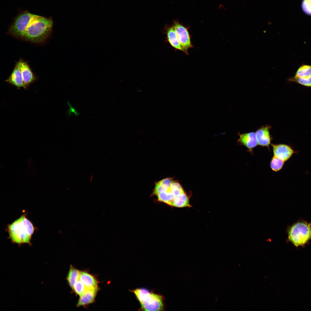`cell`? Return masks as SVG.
<instances>
[{
    "label": "cell",
    "mask_w": 311,
    "mask_h": 311,
    "mask_svg": "<svg viewBox=\"0 0 311 311\" xmlns=\"http://www.w3.org/2000/svg\"><path fill=\"white\" fill-rule=\"evenodd\" d=\"M26 215V213L22 214L7 226L6 230L9 238L14 244H31L32 237L36 228Z\"/></svg>",
    "instance_id": "cell-1"
},
{
    "label": "cell",
    "mask_w": 311,
    "mask_h": 311,
    "mask_svg": "<svg viewBox=\"0 0 311 311\" xmlns=\"http://www.w3.org/2000/svg\"><path fill=\"white\" fill-rule=\"evenodd\" d=\"M53 24L51 17L37 15L28 26L22 39L34 43L43 42L51 34Z\"/></svg>",
    "instance_id": "cell-2"
},
{
    "label": "cell",
    "mask_w": 311,
    "mask_h": 311,
    "mask_svg": "<svg viewBox=\"0 0 311 311\" xmlns=\"http://www.w3.org/2000/svg\"><path fill=\"white\" fill-rule=\"evenodd\" d=\"M37 15L27 10L21 12L9 27L8 33L13 37L22 39L28 26Z\"/></svg>",
    "instance_id": "cell-3"
},
{
    "label": "cell",
    "mask_w": 311,
    "mask_h": 311,
    "mask_svg": "<svg viewBox=\"0 0 311 311\" xmlns=\"http://www.w3.org/2000/svg\"><path fill=\"white\" fill-rule=\"evenodd\" d=\"M311 238V226L307 223H297L289 231V239L296 246L304 244Z\"/></svg>",
    "instance_id": "cell-4"
},
{
    "label": "cell",
    "mask_w": 311,
    "mask_h": 311,
    "mask_svg": "<svg viewBox=\"0 0 311 311\" xmlns=\"http://www.w3.org/2000/svg\"><path fill=\"white\" fill-rule=\"evenodd\" d=\"M139 301L143 310H163V297L161 295L150 292L149 290Z\"/></svg>",
    "instance_id": "cell-5"
},
{
    "label": "cell",
    "mask_w": 311,
    "mask_h": 311,
    "mask_svg": "<svg viewBox=\"0 0 311 311\" xmlns=\"http://www.w3.org/2000/svg\"><path fill=\"white\" fill-rule=\"evenodd\" d=\"M173 26L185 53L186 54H188V49L193 47L191 42L190 36L188 31V28L179 23L177 20L173 21Z\"/></svg>",
    "instance_id": "cell-6"
},
{
    "label": "cell",
    "mask_w": 311,
    "mask_h": 311,
    "mask_svg": "<svg viewBox=\"0 0 311 311\" xmlns=\"http://www.w3.org/2000/svg\"><path fill=\"white\" fill-rule=\"evenodd\" d=\"M272 145L274 156L284 162L288 160L294 153L292 149L286 145L272 144Z\"/></svg>",
    "instance_id": "cell-7"
},
{
    "label": "cell",
    "mask_w": 311,
    "mask_h": 311,
    "mask_svg": "<svg viewBox=\"0 0 311 311\" xmlns=\"http://www.w3.org/2000/svg\"><path fill=\"white\" fill-rule=\"evenodd\" d=\"M16 64L20 68L24 84L27 88L35 80V76L26 62L20 60Z\"/></svg>",
    "instance_id": "cell-8"
},
{
    "label": "cell",
    "mask_w": 311,
    "mask_h": 311,
    "mask_svg": "<svg viewBox=\"0 0 311 311\" xmlns=\"http://www.w3.org/2000/svg\"><path fill=\"white\" fill-rule=\"evenodd\" d=\"M270 128L268 125L263 126L256 131L255 134L258 145L269 147L271 139L269 130Z\"/></svg>",
    "instance_id": "cell-9"
},
{
    "label": "cell",
    "mask_w": 311,
    "mask_h": 311,
    "mask_svg": "<svg viewBox=\"0 0 311 311\" xmlns=\"http://www.w3.org/2000/svg\"><path fill=\"white\" fill-rule=\"evenodd\" d=\"M99 288L88 289L79 298L77 304V306L85 307L94 302Z\"/></svg>",
    "instance_id": "cell-10"
},
{
    "label": "cell",
    "mask_w": 311,
    "mask_h": 311,
    "mask_svg": "<svg viewBox=\"0 0 311 311\" xmlns=\"http://www.w3.org/2000/svg\"><path fill=\"white\" fill-rule=\"evenodd\" d=\"M6 81L9 84L20 88H26L23 81L20 68L16 64L12 73Z\"/></svg>",
    "instance_id": "cell-11"
},
{
    "label": "cell",
    "mask_w": 311,
    "mask_h": 311,
    "mask_svg": "<svg viewBox=\"0 0 311 311\" xmlns=\"http://www.w3.org/2000/svg\"><path fill=\"white\" fill-rule=\"evenodd\" d=\"M238 143L251 150L258 145L255 133L253 132L240 134Z\"/></svg>",
    "instance_id": "cell-12"
},
{
    "label": "cell",
    "mask_w": 311,
    "mask_h": 311,
    "mask_svg": "<svg viewBox=\"0 0 311 311\" xmlns=\"http://www.w3.org/2000/svg\"><path fill=\"white\" fill-rule=\"evenodd\" d=\"M165 29L167 39L171 46L176 50H180L185 52L180 43L173 26L166 25Z\"/></svg>",
    "instance_id": "cell-13"
},
{
    "label": "cell",
    "mask_w": 311,
    "mask_h": 311,
    "mask_svg": "<svg viewBox=\"0 0 311 311\" xmlns=\"http://www.w3.org/2000/svg\"><path fill=\"white\" fill-rule=\"evenodd\" d=\"M79 280L88 289L99 288L98 282L95 277L85 271H80Z\"/></svg>",
    "instance_id": "cell-14"
},
{
    "label": "cell",
    "mask_w": 311,
    "mask_h": 311,
    "mask_svg": "<svg viewBox=\"0 0 311 311\" xmlns=\"http://www.w3.org/2000/svg\"><path fill=\"white\" fill-rule=\"evenodd\" d=\"M80 271L72 265H70L66 279L69 285L72 289L75 283L79 280Z\"/></svg>",
    "instance_id": "cell-15"
},
{
    "label": "cell",
    "mask_w": 311,
    "mask_h": 311,
    "mask_svg": "<svg viewBox=\"0 0 311 311\" xmlns=\"http://www.w3.org/2000/svg\"><path fill=\"white\" fill-rule=\"evenodd\" d=\"M311 76V65L303 64L297 69L293 77H306Z\"/></svg>",
    "instance_id": "cell-16"
},
{
    "label": "cell",
    "mask_w": 311,
    "mask_h": 311,
    "mask_svg": "<svg viewBox=\"0 0 311 311\" xmlns=\"http://www.w3.org/2000/svg\"><path fill=\"white\" fill-rule=\"evenodd\" d=\"M173 206L179 208L190 206L189 198L185 192L175 199Z\"/></svg>",
    "instance_id": "cell-17"
},
{
    "label": "cell",
    "mask_w": 311,
    "mask_h": 311,
    "mask_svg": "<svg viewBox=\"0 0 311 311\" xmlns=\"http://www.w3.org/2000/svg\"><path fill=\"white\" fill-rule=\"evenodd\" d=\"M287 80L290 82H294L304 86L311 87V76L306 77H290Z\"/></svg>",
    "instance_id": "cell-18"
},
{
    "label": "cell",
    "mask_w": 311,
    "mask_h": 311,
    "mask_svg": "<svg viewBox=\"0 0 311 311\" xmlns=\"http://www.w3.org/2000/svg\"><path fill=\"white\" fill-rule=\"evenodd\" d=\"M284 164V161L274 156L271 160L270 166L273 170L277 172L282 168Z\"/></svg>",
    "instance_id": "cell-19"
},
{
    "label": "cell",
    "mask_w": 311,
    "mask_h": 311,
    "mask_svg": "<svg viewBox=\"0 0 311 311\" xmlns=\"http://www.w3.org/2000/svg\"><path fill=\"white\" fill-rule=\"evenodd\" d=\"M170 189L175 198L185 192L181 185L175 181H173L172 183L170 186Z\"/></svg>",
    "instance_id": "cell-20"
},
{
    "label": "cell",
    "mask_w": 311,
    "mask_h": 311,
    "mask_svg": "<svg viewBox=\"0 0 311 311\" xmlns=\"http://www.w3.org/2000/svg\"><path fill=\"white\" fill-rule=\"evenodd\" d=\"M88 289L79 280L75 284L73 290L76 294L80 296L83 294Z\"/></svg>",
    "instance_id": "cell-21"
},
{
    "label": "cell",
    "mask_w": 311,
    "mask_h": 311,
    "mask_svg": "<svg viewBox=\"0 0 311 311\" xmlns=\"http://www.w3.org/2000/svg\"><path fill=\"white\" fill-rule=\"evenodd\" d=\"M302 8L306 14L311 16V0H303L301 4Z\"/></svg>",
    "instance_id": "cell-22"
},
{
    "label": "cell",
    "mask_w": 311,
    "mask_h": 311,
    "mask_svg": "<svg viewBox=\"0 0 311 311\" xmlns=\"http://www.w3.org/2000/svg\"><path fill=\"white\" fill-rule=\"evenodd\" d=\"M68 104L69 107L68 112L69 115H72L73 114H74L76 116L78 115H79V113L76 109L71 105L70 103H68Z\"/></svg>",
    "instance_id": "cell-23"
}]
</instances>
